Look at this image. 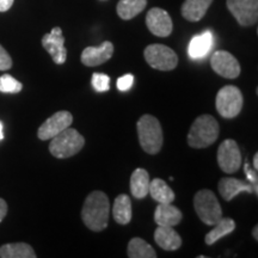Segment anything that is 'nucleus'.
<instances>
[{"label": "nucleus", "instance_id": "nucleus-16", "mask_svg": "<svg viewBox=\"0 0 258 258\" xmlns=\"http://www.w3.org/2000/svg\"><path fill=\"white\" fill-rule=\"evenodd\" d=\"M154 240L165 251H176L182 246V238L170 226H158L154 232Z\"/></svg>", "mask_w": 258, "mask_h": 258}, {"label": "nucleus", "instance_id": "nucleus-7", "mask_svg": "<svg viewBox=\"0 0 258 258\" xmlns=\"http://www.w3.org/2000/svg\"><path fill=\"white\" fill-rule=\"evenodd\" d=\"M146 62L158 71H172L178 64V56L175 50L164 44H151L144 51Z\"/></svg>", "mask_w": 258, "mask_h": 258}, {"label": "nucleus", "instance_id": "nucleus-5", "mask_svg": "<svg viewBox=\"0 0 258 258\" xmlns=\"http://www.w3.org/2000/svg\"><path fill=\"white\" fill-rule=\"evenodd\" d=\"M194 208L205 225L213 226L222 218L221 206L212 190L202 189L196 192L194 196Z\"/></svg>", "mask_w": 258, "mask_h": 258}, {"label": "nucleus", "instance_id": "nucleus-33", "mask_svg": "<svg viewBox=\"0 0 258 258\" xmlns=\"http://www.w3.org/2000/svg\"><path fill=\"white\" fill-rule=\"evenodd\" d=\"M15 0H0V12H5L11 9Z\"/></svg>", "mask_w": 258, "mask_h": 258}, {"label": "nucleus", "instance_id": "nucleus-15", "mask_svg": "<svg viewBox=\"0 0 258 258\" xmlns=\"http://www.w3.org/2000/svg\"><path fill=\"white\" fill-rule=\"evenodd\" d=\"M219 192H220L225 201H231L239 192H254L257 195L258 188L257 185L251 184L249 182L228 177V178H222L219 182Z\"/></svg>", "mask_w": 258, "mask_h": 258}, {"label": "nucleus", "instance_id": "nucleus-31", "mask_svg": "<svg viewBox=\"0 0 258 258\" xmlns=\"http://www.w3.org/2000/svg\"><path fill=\"white\" fill-rule=\"evenodd\" d=\"M244 170H245V175H246L247 182L251 183V184L257 185V182H258L257 170H254L253 167H252V169H251V167L249 166V164H247V163H245Z\"/></svg>", "mask_w": 258, "mask_h": 258}, {"label": "nucleus", "instance_id": "nucleus-13", "mask_svg": "<svg viewBox=\"0 0 258 258\" xmlns=\"http://www.w3.org/2000/svg\"><path fill=\"white\" fill-rule=\"evenodd\" d=\"M146 25L148 30L158 37H167L172 32L173 24L170 15L165 10L153 8L146 16Z\"/></svg>", "mask_w": 258, "mask_h": 258}, {"label": "nucleus", "instance_id": "nucleus-18", "mask_svg": "<svg viewBox=\"0 0 258 258\" xmlns=\"http://www.w3.org/2000/svg\"><path fill=\"white\" fill-rule=\"evenodd\" d=\"M213 34L211 31H205L202 34L194 36L190 41L188 47V54L191 59H202L205 57L211 50L213 46Z\"/></svg>", "mask_w": 258, "mask_h": 258}, {"label": "nucleus", "instance_id": "nucleus-17", "mask_svg": "<svg viewBox=\"0 0 258 258\" xmlns=\"http://www.w3.org/2000/svg\"><path fill=\"white\" fill-rule=\"evenodd\" d=\"M182 212L175 206H171V203H158L154 212V221L158 226L173 227L182 221Z\"/></svg>", "mask_w": 258, "mask_h": 258}, {"label": "nucleus", "instance_id": "nucleus-14", "mask_svg": "<svg viewBox=\"0 0 258 258\" xmlns=\"http://www.w3.org/2000/svg\"><path fill=\"white\" fill-rule=\"evenodd\" d=\"M114 54V46L110 41L103 42L99 47H88L83 50L80 60L88 67H96L110 60Z\"/></svg>", "mask_w": 258, "mask_h": 258}, {"label": "nucleus", "instance_id": "nucleus-1", "mask_svg": "<svg viewBox=\"0 0 258 258\" xmlns=\"http://www.w3.org/2000/svg\"><path fill=\"white\" fill-rule=\"evenodd\" d=\"M110 203L105 192L92 191L86 198L82 209V219L89 230L101 232L108 227Z\"/></svg>", "mask_w": 258, "mask_h": 258}, {"label": "nucleus", "instance_id": "nucleus-11", "mask_svg": "<svg viewBox=\"0 0 258 258\" xmlns=\"http://www.w3.org/2000/svg\"><path fill=\"white\" fill-rule=\"evenodd\" d=\"M211 66L215 73L226 79H235L240 74V64L238 60L226 50H218L213 54Z\"/></svg>", "mask_w": 258, "mask_h": 258}, {"label": "nucleus", "instance_id": "nucleus-28", "mask_svg": "<svg viewBox=\"0 0 258 258\" xmlns=\"http://www.w3.org/2000/svg\"><path fill=\"white\" fill-rule=\"evenodd\" d=\"M92 86L97 92H106L110 89V77L103 73H95L92 76Z\"/></svg>", "mask_w": 258, "mask_h": 258}, {"label": "nucleus", "instance_id": "nucleus-6", "mask_svg": "<svg viewBox=\"0 0 258 258\" xmlns=\"http://www.w3.org/2000/svg\"><path fill=\"white\" fill-rule=\"evenodd\" d=\"M244 98L237 86L227 85L220 89L215 99V106L219 115L224 118H234L243 109Z\"/></svg>", "mask_w": 258, "mask_h": 258}, {"label": "nucleus", "instance_id": "nucleus-25", "mask_svg": "<svg viewBox=\"0 0 258 258\" xmlns=\"http://www.w3.org/2000/svg\"><path fill=\"white\" fill-rule=\"evenodd\" d=\"M146 5L147 0H120L116 10H117L118 17L124 21H129L141 14Z\"/></svg>", "mask_w": 258, "mask_h": 258}, {"label": "nucleus", "instance_id": "nucleus-24", "mask_svg": "<svg viewBox=\"0 0 258 258\" xmlns=\"http://www.w3.org/2000/svg\"><path fill=\"white\" fill-rule=\"evenodd\" d=\"M2 258H36V253L27 243L5 244L0 247Z\"/></svg>", "mask_w": 258, "mask_h": 258}, {"label": "nucleus", "instance_id": "nucleus-22", "mask_svg": "<svg viewBox=\"0 0 258 258\" xmlns=\"http://www.w3.org/2000/svg\"><path fill=\"white\" fill-rule=\"evenodd\" d=\"M148 194L158 203H172L175 201V192L167 185L165 180L154 178L150 182Z\"/></svg>", "mask_w": 258, "mask_h": 258}, {"label": "nucleus", "instance_id": "nucleus-36", "mask_svg": "<svg viewBox=\"0 0 258 258\" xmlns=\"http://www.w3.org/2000/svg\"><path fill=\"white\" fill-rule=\"evenodd\" d=\"M4 139V132H3V123L0 122V140H3Z\"/></svg>", "mask_w": 258, "mask_h": 258}, {"label": "nucleus", "instance_id": "nucleus-29", "mask_svg": "<svg viewBox=\"0 0 258 258\" xmlns=\"http://www.w3.org/2000/svg\"><path fill=\"white\" fill-rule=\"evenodd\" d=\"M12 67V59L5 48L0 44V71H8Z\"/></svg>", "mask_w": 258, "mask_h": 258}, {"label": "nucleus", "instance_id": "nucleus-3", "mask_svg": "<svg viewBox=\"0 0 258 258\" xmlns=\"http://www.w3.org/2000/svg\"><path fill=\"white\" fill-rule=\"evenodd\" d=\"M219 123L212 115H201L192 122L188 134V144L192 148H206L217 141Z\"/></svg>", "mask_w": 258, "mask_h": 258}, {"label": "nucleus", "instance_id": "nucleus-19", "mask_svg": "<svg viewBox=\"0 0 258 258\" xmlns=\"http://www.w3.org/2000/svg\"><path fill=\"white\" fill-rule=\"evenodd\" d=\"M213 0H185L182 5V16L189 22H199L205 17Z\"/></svg>", "mask_w": 258, "mask_h": 258}, {"label": "nucleus", "instance_id": "nucleus-20", "mask_svg": "<svg viewBox=\"0 0 258 258\" xmlns=\"http://www.w3.org/2000/svg\"><path fill=\"white\" fill-rule=\"evenodd\" d=\"M112 217L120 225H127L132 220V201L128 195L121 194L115 199L112 206Z\"/></svg>", "mask_w": 258, "mask_h": 258}, {"label": "nucleus", "instance_id": "nucleus-8", "mask_svg": "<svg viewBox=\"0 0 258 258\" xmlns=\"http://www.w3.org/2000/svg\"><path fill=\"white\" fill-rule=\"evenodd\" d=\"M241 152L238 144L232 139L222 141L218 150V164L225 173H234L241 167Z\"/></svg>", "mask_w": 258, "mask_h": 258}, {"label": "nucleus", "instance_id": "nucleus-26", "mask_svg": "<svg viewBox=\"0 0 258 258\" xmlns=\"http://www.w3.org/2000/svg\"><path fill=\"white\" fill-rule=\"evenodd\" d=\"M127 254L129 258H156V250L141 238H133L128 244Z\"/></svg>", "mask_w": 258, "mask_h": 258}, {"label": "nucleus", "instance_id": "nucleus-4", "mask_svg": "<svg viewBox=\"0 0 258 258\" xmlns=\"http://www.w3.org/2000/svg\"><path fill=\"white\" fill-rule=\"evenodd\" d=\"M50 140L49 152L57 159H66L76 156L85 145V139L83 135L77 129L71 127L66 128Z\"/></svg>", "mask_w": 258, "mask_h": 258}, {"label": "nucleus", "instance_id": "nucleus-27", "mask_svg": "<svg viewBox=\"0 0 258 258\" xmlns=\"http://www.w3.org/2000/svg\"><path fill=\"white\" fill-rule=\"evenodd\" d=\"M23 85L10 74L0 77V92L3 93H18L22 91Z\"/></svg>", "mask_w": 258, "mask_h": 258}, {"label": "nucleus", "instance_id": "nucleus-32", "mask_svg": "<svg viewBox=\"0 0 258 258\" xmlns=\"http://www.w3.org/2000/svg\"><path fill=\"white\" fill-rule=\"evenodd\" d=\"M6 214H8V203L5 202V200L0 199V222L4 220Z\"/></svg>", "mask_w": 258, "mask_h": 258}, {"label": "nucleus", "instance_id": "nucleus-21", "mask_svg": "<svg viewBox=\"0 0 258 258\" xmlns=\"http://www.w3.org/2000/svg\"><path fill=\"white\" fill-rule=\"evenodd\" d=\"M150 175L145 169H137L131 177V191L135 199H145L150 189Z\"/></svg>", "mask_w": 258, "mask_h": 258}, {"label": "nucleus", "instance_id": "nucleus-10", "mask_svg": "<svg viewBox=\"0 0 258 258\" xmlns=\"http://www.w3.org/2000/svg\"><path fill=\"white\" fill-rule=\"evenodd\" d=\"M72 122L73 116L70 111H57L53 116H50L49 118H47V120L40 125L37 132V137L42 141L50 140V139L56 137L57 134L61 133V132L64 131L66 128L71 127Z\"/></svg>", "mask_w": 258, "mask_h": 258}, {"label": "nucleus", "instance_id": "nucleus-2", "mask_svg": "<svg viewBox=\"0 0 258 258\" xmlns=\"http://www.w3.org/2000/svg\"><path fill=\"white\" fill-rule=\"evenodd\" d=\"M137 128L139 143L145 152L148 154L159 153L164 143L160 122L152 115H144L138 121Z\"/></svg>", "mask_w": 258, "mask_h": 258}, {"label": "nucleus", "instance_id": "nucleus-30", "mask_svg": "<svg viewBox=\"0 0 258 258\" xmlns=\"http://www.w3.org/2000/svg\"><path fill=\"white\" fill-rule=\"evenodd\" d=\"M134 77L132 74H124L123 77L117 79V89L120 91H128L133 86Z\"/></svg>", "mask_w": 258, "mask_h": 258}, {"label": "nucleus", "instance_id": "nucleus-12", "mask_svg": "<svg viewBox=\"0 0 258 258\" xmlns=\"http://www.w3.org/2000/svg\"><path fill=\"white\" fill-rule=\"evenodd\" d=\"M42 46L51 56L56 64H62L66 62L67 49L64 48V37L61 28L55 27L50 32L42 37Z\"/></svg>", "mask_w": 258, "mask_h": 258}, {"label": "nucleus", "instance_id": "nucleus-9", "mask_svg": "<svg viewBox=\"0 0 258 258\" xmlns=\"http://www.w3.org/2000/svg\"><path fill=\"white\" fill-rule=\"evenodd\" d=\"M227 9L241 27L257 23L258 0H227Z\"/></svg>", "mask_w": 258, "mask_h": 258}, {"label": "nucleus", "instance_id": "nucleus-35", "mask_svg": "<svg viewBox=\"0 0 258 258\" xmlns=\"http://www.w3.org/2000/svg\"><path fill=\"white\" fill-rule=\"evenodd\" d=\"M252 234H253L254 240H258V226H254V228H253V231H252Z\"/></svg>", "mask_w": 258, "mask_h": 258}, {"label": "nucleus", "instance_id": "nucleus-34", "mask_svg": "<svg viewBox=\"0 0 258 258\" xmlns=\"http://www.w3.org/2000/svg\"><path fill=\"white\" fill-rule=\"evenodd\" d=\"M253 169L258 170V153L256 152L253 156Z\"/></svg>", "mask_w": 258, "mask_h": 258}, {"label": "nucleus", "instance_id": "nucleus-23", "mask_svg": "<svg viewBox=\"0 0 258 258\" xmlns=\"http://www.w3.org/2000/svg\"><path fill=\"white\" fill-rule=\"evenodd\" d=\"M213 226H214V228L209 231L205 237V241L207 245L215 244L222 237L232 233L235 230V222L231 218H221L217 224Z\"/></svg>", "mask_w": 258, "mask_h": 258}]
</instances>
